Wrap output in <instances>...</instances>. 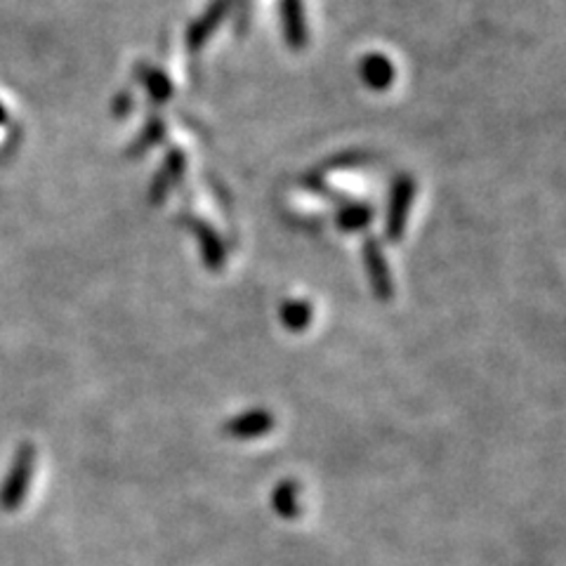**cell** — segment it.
<instances>
[{"instance_id": "6da1fadb", "label": "cell", "mask_w": 566, "mask_h": 566, "mask_svg": "<svg viewBox=\"0 0 566 566\" xmlns=\"http://www.w3.org/2000/svg\"><path fill=\"white\" fill-rule=\"evenodd\" d=\"M276 418L270 409H251L224 422V432L232 439H260L274 430Z\"/></svg>"}, {"instance_id": "7a4b0ae2", "label": "cell", "mask_w": 566, "mask_h": 566, "mask_svg": "<svg viewBox=\"0 0 566 566\" xmlns=\"http://www.w3.org/2000/svg\"><path fill=\"white\" fill-rule=\"evenodd\" d=\"M300 489L293 480H283L272 493V507L279 517L295 520L300 515Z\"/></svg>"}, {"instance_id": "3957f363", "label": "cell", "mask_w": 566, "mask_h": 566, "mask_svg": "<svg viewBox=\"0 0 566 566\" xmlns=\"http://www.w3.org/2000/svg\"><path fill=\"white\" fill-rule=\"evenodd\" d=\"M310 318H312L310 305L297 303V300H293V303H289V305H283V310H281L283 326H286L293 333L305 331L310 326Z\"/></svg>"}, {"instance_id": "277c9868", "label": "cell", "mask_w": 566, "mask_h": 566, "mask_svg": "<svg viewBox=\"0 0 566 566\" xmlns=\"http://www.w3.org/2000/svg\"><path fill=\"white\" fill-rule=\"evenodd\" d=\"M128 104H130V97L126 95V93H123L118 99H116V104H114V109H116V114L118 116H123V114H126V109H128Z\"/></svg>"}, {"instance_id": "5b68a950", "label": "cell", "mask_w": 566, "mask_h": 566, "mask_svg": "<svg viewBox=\"0 0 566 566\" xmlns=\"http://www.w3.org/2000/svg\"><path fill=\"white\" fill-rule=\"evenodd\" d=\"M6 118H8V114H6V106L0 104V123H6Z\"/></svg>"}]
</instances>
